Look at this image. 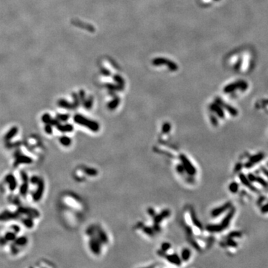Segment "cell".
<instances>
[{"instance_id":"cell-1","label":"cell","mask_w":268,"mask_h":268,"mask_svg":"<svg viewBox=\"0 0 268 268\" xmlns=\"http://www.w3.org/2000/svg\"><path fill=\"white\" fill-rule=\"evenodd\" d=\"M74 120L77 124L91 130L93 132H98L100 129V126H99V124L98 122L90 120V119H87L85 116H83L81 115H75V117H74Z\"/></svg>"},{"instance_id":"cell-2","label":"cell","mask_w":268,"mask_h":268,"mask_svg":"<svg viewBox=\"0 0 268 268\" xmlns=\"http://www.w3.org/2000/svg\"><path fill=\"white\" fill-rule=\"evenodd\" d=\"M152 63L153 65L157 66L162 65H166V66H168V68L171 71H176L178 69V66H177V65L175 63L170 60L168 59H165V58H155V59L153 60Z\"/></svg>"},{"instance_id":"cell-3","label":"cell","mask_w":268,"mask_h":268,"mask_svg":"<svg viewBox=\"0 0 268 268\" xmlns=\"http://www.w3.org/2000/svg\"><path fill=\"white\" fill-rule=\"evenodd\" d=\"M180 159L182 162V165L184 167L185 171L187 172V174H189L190 176L194 175L196 174V168L193 165V164L191 162L190 160L188 159V157L185 154H180Z\"/></svg>"},{"instance_id":"cell-4","label":"cell","mask_w":268,"mask_h":268,"mask_svg":"<svg viewBox=\"0 0 268 268\" xmlns=\"http://www.w3.org/2000/svg\"><path fill=\"white\" fill-rule=\"evenodd\" d=\"M246 83L243 82V81H238V82H235V83H233V84H229V85L226 86L224 87V92L226 93H229V92H233L234 90H236L237 88H240L241 90H244L245 89L246 87Z\"/></svg>"},{"instance_id":"cell-5","label":"cell","mask_w":268,"mask_h":268,"mask_svg":"<svg viewBox=\"0 0 268 268\" xmlns=\"http://www.w3.org/2000/svg\"><path fill=\"white\" fill-rule=\"evenodd\" d=\"M159 253L160 255H162V256H164L165 257V259H167L168 261L171 262V264H174L175 265H178V266L181 264V259L179 257L178 255L176 254V253L172 255H165L164 253V252L162 251V250H160V252H159Z\"/></svg>"},{"instance_id":"cell-6","label":"cell","mask_w":268,"mask_h":268,"mask_svg":"<svg viewBox=\"0 0 268 268\" xmlns=\"http://www.w3.org/2000/svg\"><path fill=\"white\" fill-rule=\"evenodd\" d=\"M100 241L99 238H92L90 242V247L94 254L98 255L100 253Z\"/></svg>"},{"instance_id":"cell-7","label":"cell","mask_w":268,"mask_h":268,"mask_svg":"<svg viewBox=\"0 0 268 268\" xmlns=\"http://www.w3.org/2000/svg\"><path fill=\"white\" fill-rule=\"evenodd\" d=\"M229 206H230L229 203H226L225 205L221 206V207H218L213 209V210L212 211V212H211V215H212V217H213V218H216V217L219 216L221 214H222L223 212H225L226 209H228L229 208Z\"/></svg>"},{"instance_id":"cell-8","label":"cell","mask_w":268,"mask_h":268,"mask_svg":"<svg viewBox=\"0 0 268 268\" xmlns=\"http://www.w3.org/2000/svg\"><path fill=\"white\" fill-rule=\"evenodd\" d=\"M210 109L212 110V111H213L214 113H216L219 117L221 118L224 117V110L221 108V106H220L219 104H218L217 103H214V104H211Z\"/></svg>"},{"instance_id":"cell-9","label":"cell","mask_w":268,"mask_h":268,"mask_svg":"<svg viewBox=\"0 0 268 268\" xmlns=\"http://www.w3.org/2000/svg\"><path fill=\"white\" fill-rule=\"evenodd\" d=\"M206 229L210 232H218L224 229L221 225H217V224H210L206 226Z\"/></svg>"},{"instance_id":"cell-10","label":"cell","mask_w":268,"mask_h":268,"mask_svg":"<svg viewBox=\"0 0 268 268\" xmlns=\"http://www.w3.org/2000/svg\"><path fill=\"white\" fill-rule=\"evenodd\" d=\"M98 231V238H99V240L100 241L101 243H105L108 242V238H107V235L106 234V233L104 232V230H102L101 229H97Z\"/></svg>"},{"instance_id":"cell-11","label":"cell","mask_w":268,"mask_h":268,"mask_svg":"<svg viewBox=\"0 0 268 268\" xmlns=\"http://www.w3.org/2000/svg\"><path fill=\"white\" fill-rule=\"evenodd\" d=\"M119 103H120V98H119L116 97V98H115L113 100H112L111 101H110V102L107 104V107H108V108L110 109V110H115V109L117 108V107L119 106Z\"/></svg>"},{"instance_id":"cell-12","label":"cell","mask_w":268,"mask_h":268,"mask_svg":"<svg viewBox=\"0 0 268 268\" xmlns=\"http://www.w3.org/2000/svg\"><path fill=\"white\" fill-rule=\"evenodd\" d=\"M191 216H192V222H193V224H194L195 226L197 227V228H199L200 229H203V226H202V225H201L200 222L198 221L197 218V216H196V215H195L194 210H192V212H191Z\"/></svg>"},{"instance_id":"cell-13","label":"cell","mask_w":268,"mask_h":268,"mask_svg":"<svg viewBox=\"0 0 268 268\" xmlns=\"http://www.w3.org/2000/svg\"><path fill=\"white\" fill-rule=\"evenodd\" d=\"M192 255V253H191L190 250L188 248H185L182 250V253H181V259L182 260L184 261H186L189 260L190 259V256Z\"/></svg>"},{"instance_id":"cell-14","label":"cell","mask_w":268,"mask_h":268,"mask_svg":"<svg viewBox=\"0 0 268 268\" xmlns=\"http://www.w3.org/2000/svg\"><path fill=\"white\" fill-rule=\"evenodd\" d=\"M60 144L62 145L65 147H68L71 145L72 143V140H71L70 138H69L68 136H62V137L60 139Z\"/></svg>"},{"instance_id":"cell-15","label":"cell","mask_w":268,"mask_h":268,"mask_svg":"<svg viewBox=\"0 0 268 268\" xmlns=\"http://www.w3.org/2000/svg\"><path fill=\"white\" fill-rule=\"evenodd\" d=\"M232 216H233V212H231L226 215V217L224 220H223L222 224H221V226H223V228L224 229V228H226V227H227L228 224H229L230 219H231L232 217Z\"/></svg>"},{"instance_id":"cell-16","label":"cell","mask_w":268,"mask_h":268,"mask_svg":"<svg viewBox=\"0 0 268 268\" xmlns=\"http://www.w3.org/2000/svg\"><path fill=\"white\" fill-rule=\"evenodd\" d=\"M58 129L60 130L63 132H71L73 130V127L71 125H66L65 126L58 125Z\"/></svg>"},{"instance_id":"cell-17","label":"cell","mask_w":268,"mask_h":268,"mask_svg":"<svg viewBox=\"0 0 268 268\" xmlns=\"http://www.w3.org/2000/svg\"><path fill=\"white\" fill-rule=\"evenodd\" d=\"M43 121L44 122H46V124H57V122L55 120H52V118L50 117L49 114H45L44 116H43Z\"/></svg>"},{"instance_id":"cell-18","label":"cell","mask_w":268,"mask_h":268,"mask_svg":"<svg viewBox=\"0 0 268 268\" xmlns=\"http://www.w3.org/2000/svg\"><path fill=\"white\" fill-rule=\"evenodd\" d=\"M171 124L168 123V122H165L162 125V131L163 133H168L171 130Z\"/></svg>"},{"instance_id":"cell-19","label":"cell","mask_w":268,"mask_h":268,"mask_svg":"<svg viewBox=\"0 0 268 268\" xmlns=\"http://www.w3.org/2000/svg\"><path fill=\"white\" fill-rule=\"evenodd\" d=\"M58 104H59L60 106H61L62 107H63V108H67V109H72V104H69V103L67 102L66 100H59Z\"/></svg>"},{"instance_id":"cell-20","label":"cell","mask_w":268,"mask_h":268,"mask_svg":"<svg viewBox=\"0 0 268 268\" xmlns=\"http://www.w3.org/2000/svg\"><path fill=\"white\" fill-rule=\"evenodd\" d=\"M113 79H114L115 81H116V82H117V84H119V86H120L121 87H122V88H123L124 85H125V82H124V80L122 79V77L119 76V75H114V76H113Z\"/></svg>"},{"instance_id":"cell-21","label":"cell","mask_w":268,"mask_h":268,"mask_svg":"<svg viewBox=\"0 0 268 268\" xmlns=\"http://www.w3.org/2000/svg\"><path fill=\"white\" fill-rule=\"evenodd\" d=\"M84 171L87 175L90 176H96L98 174V171L93 168H84Z\"/></svg>"},{"instance_id":"cell-22","label":"cell","mask_w":268,"mask_h":268,"mask_svg":"<svg viewBox=\"0 0 268 268\" xmlns=\"http://www.w3.org/2000/svg\"><path fill=\"white\" fill-rule=\"evenodd\" d=\"M170 248H171V244H170V243L164 242V243H162V244L161 250H162V251H163L164 253L167 252L168 250H169Z\"/></svg>"},{"instance_id":"cell-23","label":"cell","mask_w":268,"mask_h":268,"mask_svg":"<svg viewBox=\"0 0 268 268\" xmlns=\"http://www.w3.org/2000/svg\"><path fill=\"white\" fill-rule=\"evenodd\" d=\"M92 103H93L92 97H90L88 98V100L84 102V106H85V107L87 109H90L92 107Z\"/></svg>"},{"instance_id":"cell-24","label":"cell","mask_w":268,"mask_h":268,"mask_svg":"<svg viewBox=\"0 0 268 268\" xmlns=\"http://www.w3.org/2000/svg\"><path fill=\"white\" fill-rule=\"evenodd\" d=\"M143 230H144V232H145L148 234V235H150V236H152V235H154V229H153L152 228L145 226V227H143Z\"/></svg>"},{"instance_id":"cell-25","label":"cell","mask_w":268,"mask_h":268,"mask_svg":"<svg viewBox=\"0 0 268 268\" xmlns=\"http://www.w3.org/2000/svg\"><path fill=\"white\" fill-rule=\"evenodd\" d=\"M162 220H163V218L162 217L161 215H154V224H159L160 222H162Z\"/></svg>"},{"instance_id":"cell-26","label":"cell","mask_w":268,"mask_h":268,"mask_svg":"<svg viewBox=\"0 0 268 268\" xmlns=\"http://www.w3.org/2000/svg\"><path fill=\"white\" fill-rule=\"evenodd\" d=\"M170 214H171V212H170V211L168 210V209H165V210H163L162 212V213L160 214V215H162V217L163 218H168V217H169Z\"/></svg>"},{"instance_id":"cell-27","label":"cell","mask_w":268,"mask_h":268,"mask_svg":"<svg viewBox=\"0 0 268 268\" xmlns=\"http://www.w3.org/2000/svg\"><path fill=\"white\" fill-rule=\"evenodd\" d=\"M177 172L178 173H180V174H183V173H185V168H184V167H183V165H177Z\"/></svg>"},{"instance_id":"cell-28","label":"cell","mask_w":268,"mask_h":268,"mask_svg":"<svg viewBox=\"0 0 268 268\" xmlns=\"http://www.w3.org/2000/svg\"><path fill=\"white\" fill-rule=\"evenodd\" d=\"M229 189L232 192H236L237 189H238V185L235 183H231V185H230L229 186Z\"/></svg>"},{"instance_id":"cell-29","label":"cell","mask_w":268,"mask_h":268,"mask_svg":"<svg viewBox=\"0 0 268 268\" xmlns=\"http://www.w3.org/2000/svg\"><path fill=\"white\" fill-rule=\"evenodd\" d=\"M107 87L109 88L110 90H122V89H123L122 87H121L120 86H115V85H107Z\"/></svg>"},{"instance_id":"cell-30","label":"cell","mask_w":268,"mask_h":268,"mask_svg":"<svg viewBox=\"0 0 268 268\" xmlns=\"http://www.w3.org/2000/svg\"><path fill=\"white\" fill-rule=\"evenodd\" d=\"M58 118L59 119H60V120L66 121L67 119H68V118H69V116H68V115H58Z\"/></svg>"},{"instance_id":"cell-31","label":"cell","mask_w":268,"mask_h":268,"mask_svg":"<svg viewBox=\"0 0 268 268\" xmlns=\"http://www.w3.org/2000/svg\"><path fill=\"white\" fill-rule=\"evenodd\" d=\"M210 119H211V122L212 123V125H213L214 126H217V125H218V121H217L216 118L213 116H211Z\"/></svg>"},{"instance_id":"cell-32","label":"cell","mask_w":268,"mask_h":268,"mask_svg":"<svg viewBox=\"0 0 268 268\" xmlns=\"http://www.w3.org/2000/svg\"><path fill=\"white\" fill-rule=\"evenodd\" d=\"M46 133H49V134L52 133V128H51V126H50V125H49V124H47V125H46Z\"/></svg>"},{"instance_id":"cell-33","label":"cell","mask_w":268,"mask_h":268,"mask_svg":"<svg viewBox=\"0 0 268 268\" xmlns=\"http://www.w3.org/2000/svg\"><path fill=\"white\" fill-rule=\"evenodd\" d=\"M148 214L151 215V216L154 217V215H155V211H154L152 208H150V209H148Z\"/></svg>"},{"instance_id":"cell-34","label":"cell","mask_w":268,"mask_h":268,"mask_svg":"<svg viewBox=\"0 0 268 268\" xmlns=\"http://www.w3.org/2000/svg\"><path fill=\"white\" fill-rule=\"evenodd\" d=\"M101 71H102V73L104 74V75H110V72H109L108 70H107V69H101Z\"/></svg>"},{"instance_id":"cell-35","label":"cell","mask_w":268,"mask_h":268,"mask_svg":"<svg viewBox=\"0 0 268 268\" xmlns=\"http://www.w3.org/2000/svg\"><path fill=\"white\" fill-rule=\"evenodd\" d=\"M215 1H219V0H215Z\"/></svg>"}]
</instances>
